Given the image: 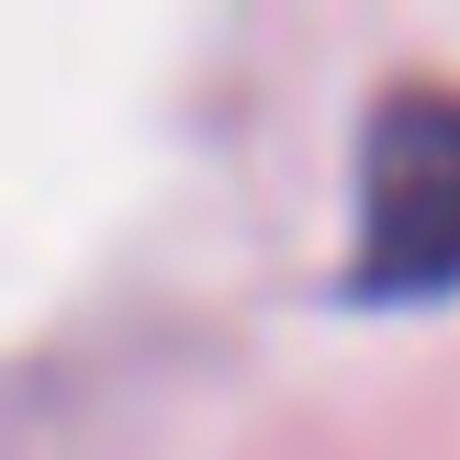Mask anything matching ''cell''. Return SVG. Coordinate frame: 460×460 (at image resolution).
<instances>
[{"mask_svg":"<svg viewBox=\"0 0 460 460\" xmlns=\"http://www.w3.org/2000/svg\"><path fill=\"white\" fill-rule=\"evenodd\" d=\"M349 292L427 304L460 292V79H394L359 124Z\"/></svg>","mask_w":460,"mask_h":460,"instance_id":"6da1fadb","label":"cell"}]
</instances>
